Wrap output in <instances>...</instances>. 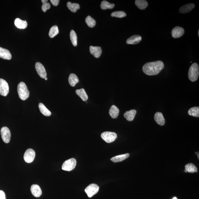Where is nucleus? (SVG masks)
<instances>
[{
	"instance_id": "1",
	"label": "nucleus",
	"mask_w": 199,
	"mask_h": 199,
	"mask_svg": "<svg viewBox=\"0 0 199 199\" xmlns=\"http://www.w3.org/2000/svg\"><path fill=\"white\" fill-rule=\"evenodd\" d=\"M164 68L162 61H158L146 63L142 67V70L146 75L153 76L158 75Z\"/></svg>"
},
{
	"instance_id": "2",
	"label": "nucleus",
	"mask_w": 199,
	"mask_h": 199,
	"mask_svg": "<svg viewBox=\"0 0 199 199\" xmlns=\"http://www.w3.org/2000/svg\"><path fill=\"white\" fill-rule=\"evenodd\" d=\"M17 92L21 100H25L29 98L30 92L26 85L23 82H21L17 86Z\"/></svg>"
},
{
	"instance_id": "3",
	"label": "nucleus",
	"mask_w": 199,
	"mask_h": 199,
	"mask_svg": "<svg viewBox=\"0 0 199 199\" xmlns=\"http://www.w3.org/2000/svg\"><path fill=\"white\" fill-rule=\"evenodd\" d=\"M199 75V67L196 63H194L189 69L188 77L191 81L195 82L198 79Z\"/></svg>"
},
{
	"instance_id": "4",
	"label": "nucleus",
	"mask_w": 199,
	"mask_h": 199,
	"mask_svg": "<svg viewBox=\"0 0 199 199\" xmlns=\"http://www.w3.org/2000/svg\"><path fill=\"white\" fill-rule=\"evenodd\" d=\"M77 165V161L75 158H71L66 160L62 164V169L63 170L71 171L75 169Z\"/></svg>"
},
{
	"instance_id": "5",
	"label": "nucleus",
	"mask_w": 199,
	"mask_h": 199,
	"mask_svg": "<svg viewBox=\"0 0 199 199\" xmlns=\"http://www.w3.org/2000/svg\"><path fill=\"white\" fill-rule=\"evenodd\" d=\"M101 137L103 140L108 143L114 142L117 137L116 133L111 132H104L101 134Z\"/></svg>"
},
{
	"instance_id": "6",
	"label": "nucleus",
	"mask_w": 199,
	"mask_h": 199,
	"mask_svg": "<svg viewBox=\"0 0 199 199\" xmlns=\"http://www.w3.org/2000/svg\"><path fill=\"white\" fill-rule=\"evenodd\" d=\"M99 187L95 184H90L85 188V191L87 196L89 198L96 194L99 191Z\"/></svg>"
},
{
	"instance_id": "7",
	"label": "nucleus",
	"mask_w": 199,
	"mask_h": 199,
	"mask_svg": "<svg viewBox=\"0 0 199 199\" xmlns=\"http://www.w3.org/2000/svg\"><path fill=\"white\" fill-rule=\"evenodd\" d=\"M1 133L2 138L5 143H9L11 138V132L7 127H4L1 129Z\"/></svg>"
},
{
	"instance_id": "8",
	"label": "nucleus",
	"mask_w": 199,
	"mask_h": 199,
	"mask_svg": "<svg viewBox=\"0 0 199 199\" xmlns=\"http://www.w3.org/2000/svg\"><path fill=\"white\" fill-rule=\"evenodd\" d=\"M9 86L8 84L4 79H0V95L6 96L9 93Z\"/></svg>"
},
{
	"instance_id": "9",
	"label": "nucleus",
	"mask_w": 199,
	"mask_h": 199,
	"mask_svg": "<svg viewBox=\"0 0 199 199\" xmlns=\"http://www.w3.org/2000/svg\"><path fill=\"white\" fill-rule=\"evenodd\" d=\"M35 150L32 149H29L24 154V159L26 163H32L35 159Z\"/></svg>"
},
{
	"instance_id": "10",
	"label": "nucleus",
	"mask_w": 199,
	"mask_h": 199,
	"mask_svg": "<svg viewBox=\"0 0 199 199\" xmlns=\"http://www.w3.org/2000/svg\"><path fill=\"white\" fill-rule=\"evenodd\" d=\"M35 68L40 77L43 79L46 77L47 74L46 69L41 63L37 62L35 65Z\"/></svg>"
},
{
	"instance_id": "11",
	"label": "nucleus",
	"mask_w": 199,
	"mask_h": 199,
	"mask_svg": "<svg viewBox=\"0 0 199 199\" xmlns=\"http://www.w3.org/2000/svg\"><path fill=\"white\" fill-rule=\"evenodd\" d=\"M184 30L183 28L179 26H176L173 29L171 35L173 38H180L184 35Z\"/></svg>"
},
{
	"instance_id": "12",
	"label": "nucleus",
	"mask_w": 199,
	"mask_h": 199,
	"mask_svg": "<svg viewBox=\"0 0 199 199\" xmlns=\"http://www.w3.org/2000/svg\"><path fill=\"white\" fill-rule=\"evenodd\" d=\"M142 39L140 35H134L128 39L126 42L128 44H137L141 41Z\"/></svg>"
},
{
	"instance_id": "13",
	"label": "nucleus",
	"mask_w": 199,
	"mask_h": 199,
	"mask_svg": "<svg viewBox=\"0 0 199 199\" xmlns=\"http://www.w3.org/2000/svg\"><path fill=\"white\" fill-rule=\"evenodd\" d=\"M90 53L96 58H99L102 53L101 48L99 47L90 46Z\"/></svg>"
},
{
	"instance_id": "14",
	"label": "nucleus",
	"mask_w": 199,
	"mask_h": 199,
	"mask_svg": "<svg viewBox=\"0 0 199 199\" xmlns=\"http://www.w3.org/2000/svg\"><path fill=\"white\" fill-rule=\"evenodd\" d=\"M31 191L32 194L35 197H39L42 194V190L39 186L33 184L31 187Z\"/></svg>"
},
{
	"instance_id": "15",
	"label": "nucleus",
	"mask_w": 199,
	"mask_h": 199,
	"mask_svg": "<svg viewBox=\"0 0 199 199\" xmlns=\"http://www.w3.org/2000/svg\"><path fill=\"white\" fill-rule=\"evenodd\" d=\"M195 6V5L193 4H189L184 5L179 8V12L182 14H187V13L191 12L194 8Z\"/></svg>"
},
{
	"instance_id": "16",
	"label": "nucleus",
	"mask_w": 199,
	"mask_h": 199,
	"mask_svg": "<svg viewBox=\"0 0 199 199\" xmlns=\"http://www.w3.org/2000/svg\"><path fill=\"white\" fill-rule=\"evenodd\" d=\"M154 119L156 123L160 125H164L165 123V119L163 116L162 113L161 112H157L155 113Z\"/></svg>"
},
{
	"instance_id": "17",
	"label": "nucleus",
	"mask_w": 199,
	"mask_h": 199,
	"mask_svg": "<svg viewBox=\"0 0 199 199\" xmlns=\"http://www.w3.org/2000/svg\"><path fill=\"white\" fill-rule=\"evenodd\" d=\"M12 55L8 50L0 47V58L4 59L11 60Z\"/></svg>"
},
{
	"instance_id": "18",
	"label": "nucleus",
	"mask_w": 199,
	"mask_h": 199,
	"mask_svg": "<svg viewBox=\"0 0 199 199\" xmlns=\"http://www.w3.org/2000/svg\"><path fill=\"white\" fill-rule=\"evenodd\" d=\"M137 111L136 110H131L126 111L124 113V116L127 120L129 121H131L134 120Z\"/></svg>"
},
{
	"instance_id": "19",
	"label": "nucleus",
	"mask_w": 199,
	"mask_h": 199,
	"mask_svg": "<svg viewBox=\"0 0 199 199\" xmlns=\"http://www.w3.org/2000/svg\"><path fill=\"white\" fill-rule=\"evenodd\" d=\"M14 25L19 29H25L27 26L26 21H23L19 18H17L14 20Z\"/></svg>"
},
{
	"instance_id": "20",
	"label": "nucleus",
	"mask_w": 199,
	"mask_h": 199,
	"mask_svg": "<svg viewBox=\"0 0 199 199\" xmlns=\"http://www.w3.org/2000/svg\"><path fill=\"white\" fill-rule=\"evenodd\" d=\"M129 153L125 154L123 155H118L111 158V161L114 163L119 162L122 161L129 158Z\"/></svg>"
},
{
	"instance_id": "21",
	"label": "nucleus",
	"mask_w": 199,
	"mask_h": 199,
	"mask_svg": "<svg viewBox=\"0 0 199 199\" xmlns=\"http://www.w3.org/2000/svg\"><path fill=\"white\" fill-rule=\"evenodd\" d=\"M119 114V110L115 105L111 106L109 110L110 116L113 119H116L118 117Z\"/></svg>"
},
{
	"instance_id": "22",
	"label": "nucleus",
	"mask_w": 199,
	"mask_h": 199,
	"mask_svg": "<svg viewBox=\"0 0 199 199\" xmlns=\"http://www.w3.org/2000/svg\"><path fill=\"white\" fill-rule=\"evenodd\" d=\"M68 81L71 86L74 87L76 84L78 83L79 80L78 77L75 74H71L69 76Z\"/></svg>"
},
{
	"instance_id": "23",
	"label": "nucleus",
	"mask_w": 199,
	"mask_h": 199,
	"mask_svg": "<svg viewBox=\"0 0 199 199\" xmlns=\"http://www.w3.org/2000/svg\"><path fill=\"white\" fill-rule=\"evenodd\" d=\"M76 93L83 101H86L88 99V95L84 89L76 90Z\"/></svg>"
},
{
	"instance_id": "24",
	"label": "nucleus",
	"mask_w": 199,
	"mask_h": 199,
	"mask_svg": "<svg viewBox=\"0 0 199 199\" xmlns=\"http://www.w3.org/2000/svg\"><path fill=\"white\" fill-rule=\"evenodd\" d=\"M135 4L137 7L140 10H144L148 6V3L145 0H136Z\"/></svg>"
},
{
	"instance_id": "25",
	"label": "nucleus",
	"mask_w": 199,
	"mask_h": 199,
	"mask_svg": "<svg viewBox=\"0 0 199 199\" xmlns=\"http://www.w3.org/2000/svg\"><path fill=\"white\" fill-rule=\"evenodd\" d=\"M39 108L40 110V112H41L42 114L46 116H50L51 115V113L47 108L43 104V103H40L39 104Z\"/></svg>"
},
{
	"instance_id": "26",
	"label": "nucleus",
	"mask_w": 199,
	"mask_h": 199,
	"mask_svg": "<svg viewBox=\"0 0 199 199\" xmlns=\"http://www.w3.org/2000/svg\"><path fill=\"white\" fill-rule=\"evenodd\" d=\"M67 8L71 12L76 13L77 10L80 9V6L79 5L76 3H72L71 2H68L67 4Z\"/></svg>"
},
{
	"instance_id": "27",
	"label": "nucleus",
	"mask_w": 199,
	"mask_h": 199,
	"mask_svg": "<svg viewBox=\"0 0 199 199\" xmlns=\"http://www.w3.org/2000/svg\"><path fill=\"white\" fill-rule=\"evenodd\" d=\"M188 114L189 115L194 116V117H199V107H195L191 108L188 110Z\"/></svg>"
},
{
	"instance_id": "28",
	"label": "nucleus",
	"mask_w": 199,
	"mask_h": 199,
	"mask_svg": "<svg viewBox=\"0 0 199 199\" xmlns=\"http://www.w3.org/2000/svg\"><path fill=\"white\" fill-rule=\"evenodd\" d=\"M185 170L187 172L194 173L195 172H197V168L192 163H189L185 166Z\"/></svg>"
},
{
	"instance_id": "29",
	"label": "nucleus",
	"mask_w": 199,
	"mask_h": 199,
	"mask_svg": "<svg viewBox=\"0 0 199 199\" xmlns=\"http://www.w3.org/2000/svg\"><path fill=\"white\" fill-rule=\"evenodd\" d=\"M100 6L101 9L103 10L112 9L114 7L115 5L110 4L107 1H103L102 2Z\"/></svg>"
},
{
	"instance_id": "30",
	"label": "nucleus",
	"mask_w": 199,
	"mask_h": 199,
	"mask_svg": "<svg viewBox=\"0 0 199 199\" xmlns=\"http://www.w3.org/2000/svg\"><path fill=\"white\" fill-rule=\"evenodd\" d=\"M70 38L72 44L74 46H77V36L75 32L73 30L71 31L70 33Z\"/></svg>"
},
{
	"instance_id": "31",
	"label": "nucleus",
	"mask_w": 199,
	"mask_h": 199,
	"mask_svg": "<svg viewBox=\"0 0 199 199\" xmlns=\"http://www.w3.org/2000/svg\"><path fill=\"white\" fill-rule=\"evenodd\" d=\"M59 33V30L57 26H54L50 29L49 35L50 38H53Z\"/></svg>"
},
{
	"instance_id": "32",
	"label": "nucleus",
	"mask_w": 199,
	"mask_h": 199,
	"mask_svg": "<svg viewBox=\"0 0 199 199\" xmlns=\"http://www.w3.org/2000/svg\"><path fill=\"white\" fill-rule=\"evenodd\" d=\"M85 22L87 25L90 28H93L96 25V22L95 19L92 18L90 16H89L86 18Z\"/></svg>"
},
{
	"instance_id": "33",
	"label": "nucleus",
	"mask_w": 199,
	"mask_h": 199,
	"mask_svg": "<svg viewBox=\"0 0 199 199\" xmlns=\"http://www.w3.org/2000/svg\"><path fill=\"white\" fill-rule=\"evenodd\" d=\"M111 16L113 17H116L121 18L125 17L127 16V14L123 11H116V12H113L111 14Z\"/></svg>"
},
{
	"instance_id": "34",
	"label": "nucleus",
	"mask_w": 199,
	"mask_h": 199,
	"mask_svg": "<svg viewBox=\"0 0 199 199\" xmlns=\"http://www.w3.org/2000/svg\"><path fill=\"white\" fill-rule=\"evenodd\" d=\"M48 0H42L43 5L42 6V10L43 12H46L47 10L51 8V5L49 3L47 2Z\"/></svg>"
},
{
	"instance_id": "35",
	"label": "nucleus",
	"mask_w": 199,
	"mask_h": 199,
	"mask_svg": "<svg viewBox=\"0 0 199 199\" xmlns=\"http://www.w3.org/2000/svg\"><path fill=\"white\" fill-rule=\"evenodd\" d=\"M50 2L53 6H56L59 4L60 1L59 0H51Z\"/></svg>"
},
{
	"instance_id": "36",
	"label": "nucleus",
	"mask_w": 199,
	"mask_h": 199,
	"mask_svg": "<svg viewBox=\"0 0 199 199\" xmlns=\"http://www.w3.org/2000/svg\"><path fill=\"white\" fill-rule=\"evenodd\" d=\"M0 199H6L5 194L2 190H0Z\"/></svg>"
},
{
	"instance_id": "37",
	"label": "nucleus",
	"mask_w": 199,
	"mask_h": 199,
	"mask_svg": "<svg viewBox=\"0 0 199 199\" xmlns=\"http://www.w3.org/2000/svg\"><path fill=\"white\" fill-rule=\"evenodd\" d=\"M199 152H198V153H197V156H198V158H199Z\"/></svg>"
},
{
	"instance_id": "38",
	"label": "nucleus",
	"mask_w": 199,
	"mask_h": 199,
	"mask_svg": "<svg viewBox=\"0 0 199 199\" xmlns=\"http://www.w3.org/2000/svg\"><path fill=\"white\" fill-rule=\"evenodd\" d=\"M173 199H177V198H176V197H174L173 198Z\"/></svg>"
},
{
	"instance_id": "39",
	"label": "nucleus",
	"mask_w": 199,
	"mask_h": 199,
	"mask_svg": "<svg viewBox=\"0 0 199 199\" xmlns=\"http://www.w3.org/2000/svg\"><path fill=\"white\" fill-rule=\"evenodd\" d=\"M48 78H47V77H46V78H45V80H47Z\"/></svg>"
},
{
	"instance_id": "40",
	"label": "nucleus",
	"mask_w": 199,
	"mask_h": 199,
	"mask_svg": "<svg viewBox=\"0 0 199 199\" xmlns=\"http://www.w3.org/2000/svg\"><path fill=\"white\" fill-rule=\"evenodd\" d=\"M198 36H199V30H198Z\"/></svg>"
}]
</instances>
